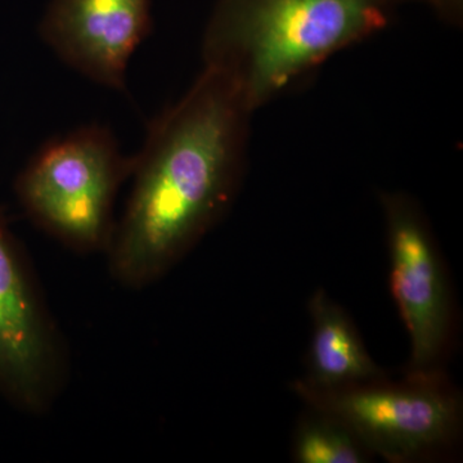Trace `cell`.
<instances>
[{
    "label": "cell",
    "instance_id": "1",
    "mask_svg": "<svg viewBox=\"0 0 463 463\" xmlns=\"http://www.w3.org/2000/svg\"><path fill=\"white\" fill-rule=\"evenodd\" d=\"M252 112L227 75L203 66L187 93L152 121L105 252L116 282L148 288L221 221L242 179Z\"/></svg>",
    "mask_w": 463,
    "mask_h": 463
},
{
    "label": "cell",
    "instance_id": "2",
    "mask_svg": "<svg viewBox=\"0 0 463 463\" xmlns=\"http://www.w3.org/2000/svg\"><path fill=\"white\" fill-rule=\"evenodd\" d=\"M423 2L456 21L462 0H218L205 30V67L218 70L257 109L332 54L389 25L398 8Z\"/></svg>",
    "mask_w": 463,
    "mask_h": 463
},
{
    "label": "cell",
    "instance_id": "3",
    "mask_svg": "<svg viewBox=\"0 0 463 463\" xmlns=\"http://www.w3.org/2000/svg\"><path fill=\"white\" fill-rule=\"evenodd\" d=\"M125 156L103 125H84L42 146L18 174L14 194L36 227L81 254L108 251L115 201L130 179Z\"/></svg>",
    "mask_w": 463,
    "mask_h": 463
},
{
    "label": "cell",
    "instance_id": "4",
    "mask_svg": "<svg viewBox=\"0 0 463 463\" xmlns=\"http://www.w3.org/2000/svg\"><path fill=\"white\" fill-rule=\"evenodd\" d=\"M380 381L317 388L301 380L295 381L294 392L389 461H411L456 438L461 403L438 373L410 374L403 385Z\"/></svg>",
    "mask_w": 463,
    "mask_h": 463
},
{
    "label": "cell",
    "instance_id": "5",
    "mask_svg": "<svg viewBox=\"0 0 463 463\" xmlns=\"http://www.w3.org/2000/svg\"><path fill=\"white\" fill-rule=\"evenodd\" d=\"M69 370L62 332L0 207V397L39 416L62 394Z\"/></svg>",
    "mask_w": 463,
    "mask_h": 463
},
{
    "label": "cell",
    "instance_id": "6",
    "mask_svg": "<svg viewBox=\"0 0 463 463\" xmlns=\"http://www.w3.org/2000/svg\"><path fill=\"white\" fill-rule=\"evenodd\" d=\"M390 286L411 339V374L437 373L449 337V292L428 223L412 200L383 194Z\"/></svg>",
    "mask_w": 463,
    "mask_h": 463
},
{
    "label": "cell",
    "instance_id": "7",
    "mask_svg": "<svg viewBox=\"0 0 463 463\" xmlns=\"http://www.w3.org/2000/svg\"><path fill=\"white\" fill-rule=\"evenodd\" d=\"M151 25V0H51L41 35L79 74L124 91L130 58Z\"/></svg>",
    "mask_w": 463,
    "mask_h": 463
},
{
    "label": "cell",
    "instance_id": "8",
    "mask_svg": "<svg viewBox=\"0 0 463 463\" xmlns=\"http://www.w3.org/2000/svg\"><path fill=\"white\" fill-rule=\"evenodd\" d=\"M309 315L313 331L307 383L340 388L383 379L349 317L326 292L317 291L310 298Z\"/></svg>",
    "mask_w": 463,
    "mask_h": 463
},
{
    "label": "cell",
    "instance_id": "9",
    "mask_svg": "<svg viewBox=\"0 0 463 463\" xmlns=\"http://www.w3.org/2000/svg\"><path fill=\"white\" fill-rule=\"evenodd\" d=\"M294 456L301 463H362L367 459L364 444L339 422L322 414L300 426Z\"/></svg>",
    "mask_w": 463,
    "mask_h": 463
}]
</instances>
